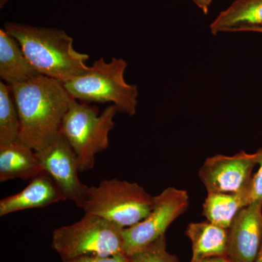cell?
Masks as SVG:
<instances>
[{"label":"cell","mask_w":262,"mask_h":262,"mask_svg":"<svg viewBox=\"0 0 262 262\" xmlns=\"http://www.w3.org/2000/svg\"><path fill=\"white\" fill-rule=\"evenodd\" d=\"M187 191L170 187L154 196L149 214L139 223L123 230V253L130 256L165 235L169 226L187 211Z\"/></svg>","instance_id":"obj_7"},{"label":"cell","mask_w":262,"mask_h":262,"mask_svg":"<svg viewBox=\"0 0 262 262\" xmlns=\"http://www.w3.org/2000/svg\"><path fill=\"white\" fill-rule=\"evenodd\" d=\"M5 29L18 40L40 75L65 83L90 69L89 55L76 51L73 39L61 29L17 23H6Z\"/></svg>","instance_id":"obj_2"},{"label":"cell","mask_w":262,"mask_h":262,"mask_svg":"<svg viewBox=\"0 0 262 262\" xmlns=\"http://www.w3.org/2000/svg\"><path fill=\"white\" fill-rule=\"evenodd\" d=\"M20 117L11 87L0 82V145L18 140Z\"/></svg>","instance_id":"obj_17"},{"label":"cell","mask_w":262,"mask_h":262,"mask_svg":"<svg viewBox=\"0 0 262 262\" xmlns=\"http://www.w3.org/2000/svg\"><path fill=\"white\" fill-rule=\"evenodd\" d=\"M257 165L254 154L241 151L232 156L218 155L207 158L199 177L208 193H236L247 188Z\"/></svg>","instance_id":"obj_9"},{"label":"cell","mask_w":262,"mask_h":262,"mask_svg":"<svg viewBox=\"0 0 262 262\" xmlns=\"http://www.w3.org/2000/svg\"><path fill=\"white\" fill-rule=\"evenodd\" d=\"M200 262H234L230 259L227 256H215V257H211L206 258V259L203 260Z\"/></svg>","instance_id":"obj_22"},{"label":"cell","mask_w":262,"mask_h":262,"mask_svg":"<svg viewBox=\"0 0 262 262\" xmlns=\"http://www.w3.org/2000/svg\"><path fill=\"white\" fill-rule=\"evenodd\" d=\"M40 75L15 39L5 29H0V77L9 86L27 82Z\"/></svg>","instance_id":"obj_13"},{"label":"cell","mask_w":262,"mask_h":262,"mask_svg":"<svg viewBox=\"0 0 262 262\" xmlns=\"http://www.w3.org/2000/svg\"><path fill=\"white\" fill-rule=\"evenodd\" d=\"M63 262H130V257L124 253H118L108 257L84 256L72 259L62 260Z\"/></svg>","instance_id":"obj_20"},{"label":"cell","mask_w":262,"mask_h":262,"mask_svg":"<svg viewBox=\"0 0 262 262\" xmlns=\"http://www.w3.org/2000/svg\"><path fill=\"white\" fill-rule=\"evenodd\" d=\"M123 58H103L93 63L88 72L63 83L74 99L82 102L112 103L117 112L134 116L138 106L137 86L127 83Z\"/></svg>","instance_id":"obj_3"},{"label":"cell","mask_w":262,"mask_h":262,"mask_svg":"<svg viewBox=\"0 0 262 262\" xmlns=\"http://www.w3.org/2000/svg\"><path fill=\"white\" fill-rule=\"evenodd\" d=\"M192 1L203 11L205 15H207L209 12L210 7H211L213 0H192Z\"/></svg>","instance_id":"obj_21"},{"label":"cell","mask_w":262,"mask_h":262,"mask_svg":"<svg viewBox=\"0 0 262 262\" xmlns=\"http://www.w3.org/2000/svg\"><path fill=\"white\" fill-rule=\"evenodd\" d=\"M255 262H262V243Z\"/></svg>","instance_id":"obj_23"},{"label":"cell","mask_w":262,"mask_h":262,"mask_svg":"<svg viewBox=\"0 0 262 262\" xmlns=\"http://www.w3.org/2000/svg\"><path fill=\"white\" fill-rule=\"evenodd\" d=\"M67 201L56 182L46 172L31 179L23 190L0 201V216L24 210L44 208Z\"/></svg>","instance_id":"obj_11"},{"label":"cell","mask_w":262,"mask_h":262,"mask_svg":"<svg viewBox=\"0 0 262 262\" xmlns=\"http://www.w3.org/2000/svg\"><path fill=\"white\" fill-rule=\"evenodd\" d=\"M254 27H262V0H235L210 26L213 35L247 32Z\"/></svg>","instance_id":"obj_15"},{"label":"cell","mask_w":262,"mask_h":262,"mask_svg":"<svg viewBox=\"0 0 262 262\" xmlns=\"http://www.w3.org/2000/svg\"><path fill=\"white\" fill-rule=\"evenodd\" d=\"M44 172L35 150L18 140L0 145V182L29 180Z\"/></svg>","instance_id":"obj_12"},{"label":"cell","mask_w":262,"mask_h":262,"mask_svg":"<svg viewBox=\"0 0 262 262\" xmlns=\"http://www.w3.org/2000/svg\"><path fill=\"white\" fill-rule=\"evenodd\" d=\"M45 172L53 179L66 200L83 207L89 187L79 179L77 155L67 139L60 134L44 148L37 151Z\"/></svg>","instance_id":"obj_8"},{"label":"cell","mask_w":262,"mask_h":262,"mask_svg":"<svg viewBox=\"0 0 262 262\" xmlns=\"http://www.w3.org/2000/svg\"><path fill=\"white\" fill-rule=\"evenodd\" d=\"M154 196L137 183L117 179L103 180L89 187L82 210L123 228L139 223L152 209Z\"/></svg>","instance_id":"obj_6"},{"label":"cell","mask_w":262,"mask_h":262,"mask_svg":"<svg viewBox=\"0 0 262 262\" xmlns=\"http://www.w3.org/2000/svg\"><path fill=\"white\" fill-rule=\"evenodd\" d=\"M129 257L130 262H178L177 256L170 254L167 250L165 235L162 236Z\"/></svg>","instance_id":"obj_18"},{"label":"cell","mask_w":262,"mask_h":262,"mask_svg":"<svg viewBox=\"0 0 262 262\" xmlns=\"http://www.w3.org/2000/svg\"><path fill=\"white\" fill-rule=\"evenodd\" d=\"M256 164L259 165L257 173L253 176L251 182V203L255 201L262 202V147L254 153Z\"/></svg>","instance_id":"obj_19"},{"label":"cell","mask_w":262,"mask_h":262,"mask_svg":"<svg viewBox=\"0 0 262 262\" xmlns=\"http://www.w3.org/2000/svg\"><path fill=\"white\" fill-rule=\"evenodd\" d=\"M124 229L97 215L84 214L78 222L53 231L52 248L62 260L108 257L123 253Z\"/></svg>","instance_id":"obj_5"},{"label":"cell","mask_w":262,"mask_h":262,"mask_svg":"<svg viewBox=\"0 0 262 262\" xmlns=\"http://www.w3.org/2000/svg\"><path fill=\"white\" fill-rule=\"evenodd\" d=\"M251 203V183L238 192L208 193L203 205V215L213 225L229 229L241 210Z\"/></svg>","instance_id":"obj_16"},{"label":"cell","mask_w":262,"mask_h":262,"mask_svg":"<svg viewBox=\"0 0 262 262\" xmlns=\"http://www.w3.org/2000/svg\"><path fill=\"white\" fill-rule=\"evenodd\" d=\"M262 243V202L241 210L229 228L227 256L234 262H255Z\"/></svg>","instance_id":"obj_10"},{"label":"cell","mask_w":262,"mask_h":262,"mask_svg":"<svg viewBox=\"0 0 262 262\" xmlns=\"http://www.w3.org/2000/svg\"><path fill=\"white\" fill-rule=\"evenodd\" d=\"M247 32L262 33V27H254V28L248 29Z\"/></svg>","instance_id":"obj_24"},{"label":"cell","mask_w":262,"mask_h":262,"mask_svg":"<svg viewBox=\"0 0 262 262\" xmlns=\"http://www.w3.org/2000/svg\"><path fill=\"white\" fill-rule=\"evenodd\" d=\"M192 245L190 262H200L215 256H227L229 229L213 225L208 221L192 222L185 232Z\"/></svg>","instance_id":"obj_14"},{"label":"cell","mask_w":262,"mask_h":262,"mask_svg":"<svg viewBox=\"0 0 262 262\" xmlns=\"http://www.w3.org/2000/svg\"><path fill=\"white\" fill-rule=\"evenodd\" d=\"M116 106L110 105L98 115V108L74 99L60 127L77 155L80 172L94 168L96 155L107 149L108 136L115 128Z\"/></svg>","instance_id":"obj_4"},{"label":"cell","mask_w":262,"mask_h":262,"mask_svg":"<svg viewBox=\"0 0 262 262\" xmlns=\"http://www.w3.org/2000/svg\"><path fill=\"white\" fill-rule=\"evenodd\" d=\"M10 87L20 117L18 141L39 151L59 135L74 98L61 81L42 75Z\"/></svg>","instance_id":"obj_1"}]
</instances>
